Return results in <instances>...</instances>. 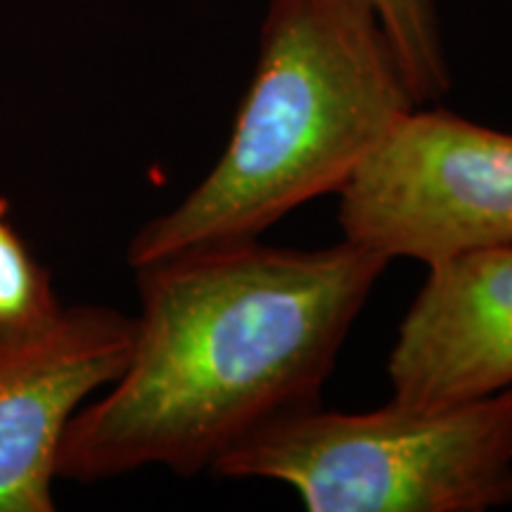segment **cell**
I'll return each instance as SVG.
<instances>
[{
	"instance_id": "6da1fadb",
	"label": "cell",
	"mask_w": 512,
	"mask_h": 512,
	"mask_svg": "<svg viewBox=\"0 0 512 512\" xmlns=\"http://www.w3.org/2000/svg\"><path fill=\"white\" fill-rule=\"evenodd\" d=\"M387 266L342 238L323 249L228 242L133 268L131 358L69 422L57 479L214 472L268 425L320 406Z\"/></svg>"
},
{
	"instance_id": "7a4b0ae2",
	"label": "cell",
	"mask_w": 512,
	"mask_h": 512,
	"mask_svg": "<svg viewBox=\"0 0 512 512\" xmlns=\"http://www.w3.org/2000/svg\"><path fill=\"white\" fill-rule=\"evenodd\" d=\"M413 107L373 0H271L226 150L133 235L128 264L259 240L302 204L337 195Z\"/></svg>"
},
{
	"instance_id": "3957f363",
	"label": "cell",
	"mask_w": 512,
	"mask_h": 512,
	"mask_svg": "<svg viewBox=\"0 0 512 512\" xmlns=\"http://www.w3.org/2000/svg\"><path fill=\"white\" fill-rule=\"evenodd\" d=\"M290 486L311 512H486L512 505V387L439 408L316 406L254 434L214 467Z\"/></svg>"
},
{
	"instance_id": "277c9868",
	"label": "cell",
	"mask_w": 512,
	"mask_h": 512,
	"mask_svg": "<svg viewBox=\"0 0 512 512\" xmlns=\"http://www.w3.org/2000/svg\"><path fill=\"white\" fill-rule=\"evenodd\" d=\"M342 238L427 268L512 245V133L413 107L337 192Z\"/></svg>"
},
{
	"instance_id": "5b68a950",
	"label": "cell",
	"mask_w": 512,
	"mask_h": 512,
	"mask_svg": "<svg viewBox=\"0 0 512 512\" xmlns=\"http://www.w3.org/2000/svg\"><path fill=\"white\" fill-rule=\"evenodd\" d=\"M136 320L107 306H62L29 332H0V512H55L64 432L124 373Z\"/></svg>"
},
{
	"instance_id": "8992f818",
	"label": "cell",
	"mask_w": 512,
	"mask_h": 512,
	"mask_svg": "<svg viewBox=\"0 0 512 512\" xmlns=\"http://www.w3.org/2000/svg\"><path fill=\"white\" fill-rule=\"evenodd\" d=\"M392 399L420 408L512 387V245L427 268L387 361Z\"/></svg>"
},
{
	"instance_id": "52a82bcc",
	"label": "cell",
	"mask_w": 512,
	"mask_h": 512,
	"mask_svg": "<svg viewBox=\"0 0 512 512\" xmlns=\"http://www.w3.org/2000/svg\"><path fill=\"white\" fill-rule=\"evenodd\" d=\"M373 5L396 50L415 102L427 105L439 100L451 86V74L432 0H373Z\"/></svg>"
},
{
	"instance_id": "ba28073f",
	"label": "cell",
	"mask_w": 512,
	"mask_h": 512,
	"mask_svg": "<svg viewBox=\"0 0 512 512\" xmlns=\"http://www.w3.org/2000/svg\"><path fill=\"white\" fill-rule=\"evenodd\" d=\"M62 311L53 278L10 223V204L0 197V332L41 328Z\"/></svg>"
}]
</instances>
